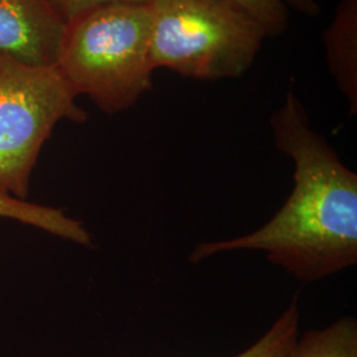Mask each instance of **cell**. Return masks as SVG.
I'll return each mask as SVG.
<instances>
[{"mask_svg": "<svg viewBox=\"0 0 357 357\" xmlns=\"http://www.w3.org/2000/svg\"><path fill=\"white\" fill-rule=\"evenodd\" d=\"M278 151L294 163V188L259 229L222 241L196 245V265L221 253L262 252L303 283L321 281L357 264V174L327 139L310 126L305 106L289 90L270 116Z\"/></svg>", "mask_w": 357, "mask_h": 357, "instance_id": "6da1fadb", "label": "cell"}, {"mask_svg": "<svg viewBox=\"0 0 357 357\" xmlns=\"http://www.w3.org/2000/svg\"><path fill=\"white\" fill-rule=\"evenodd\" d=\"M56 69L76 96L106 114L131 109L153 89L149 4L96 8L66 24Z\"/></svg>", "mask_w": 357, "mask_h": 357, "instance_id": "7a4b0ae2", "label": "cell"}, {"mask_svg": "<svg viewBox=\"0 0 357 357\" xmlns=\"http://www.w3.org/2000/svg\"><path fill=\"white\" fill-rule=\"evenodd\" d=\"M150 10L153 65L181 77L243 76L268 38L233 0H153Z\"/></svg>", "mask_w": 357, "mask_h": 357, "instance_id": "3957f363", "label": "cell"}, {"mask_svg": "<svg viewBox=\"0 0 357 357\" xmlns=\"http://www.w3.org/2000/svg\"><path fill=\"white\" fill-rule=\"evenodd\" d=\"M56 66L26 64L0 52V190L26 200L44 143L60 121L88 113Z\"/></svg>", "mask_w": 357, "mask_h": 357, "instance_id": "277c9868", "label": "cell"}, {"mask_svg": "<svg viewBox=\"0 0 357 357\" xmlns=\"http://www.w3.org/2000/svg\"><path fill=\"white\" fill-rule=\"evenodd\" d=\"M66 22L53 0H0V52L35 66H54Z\"/></svg>", "mask_w": 357, "mask_h": 357, "instance_id": "5b68a950", "label": "cell"}, {"mask_svg": "<svg viewBox=\"0 0 357 357\" xmlns=\"http://www.w3.org/2000/svg\"><path fill=\"white\" fill-rule=\"evenodd\" d=\"M327 61L339 89L357 112V0H343L326 32Z\"/></svg>", "mask_w": 357, "mask_h": 357, "instance_id": "8992f818", "label": "cell"}, {"mask_svg": "<svg viewBox=\"0 0 357 357\" xmlns=\"http://www.w3.org/2000/svg\"><path fill=\"white\" fill-rule=\"evenodd\" d=\"M0 217L22 221L82 246H91L93 243L91 236L84 225L66 216L61 209L28 203L3 190H0Z\"/></svg>", "mask_w": 357, "mask_h": 357, "instance_id": "52a82bcc", "label": "cell"}, {"mask_svg": "<svg viewBox=\"0 0 357 357\" xmlns=\"http://www.w3.org/2000/svg\"><path fill=\"white\" fill-rule=\"evenodd\" d=\"M284 357H357V319L343 317L298 336Z\"/></svg>", "mask_w": 357, "mask_h": 357, "instance_id": "ba28073f", "label": "cell"}, {"mask_svg": "<svg viewBox=\"0 0 357 357\" xmlns=\"http://www.w3.org/2000/svg\"><path fill=\"white\" fill-rule=\"evenodd\" d=\"M299 295H294L289 306L255 344L233 357H284L299 336Z\"/></svg>", "mask_w": 357, "mask_h": 357, "instance_id": "9c48e42d", "label": "cell"}, {"mask_svg": "<svg viewBox=\"0 0 357 357\" xmlns=\"http://www.w3.org/2000/svg\"><path fill=\"white\" fill-rule=\"evenodd\" d=\"M255 17L266 36H278L289 26V15L295 13L317 16L320 6L315 0H233Z\"/></svg>", "mask_w": 357, "mask_h": 357, "instance_id": "30bf717a", "label": "cell"}, {"mask_svg": "<svg viewBox=\"0 0 357 357\" xmlns=\"http://www.w3.org/2000/svg\"><path fill=\"white\" fill-rule=\"evenodd\" d=\"M153 0H53L66 24L84 13L113 4H149Z\"/></svg>", "mask_w": 357, "mask_h": 357, "instance_id": "8fae6325", "label": "cell"}]
</instances>
